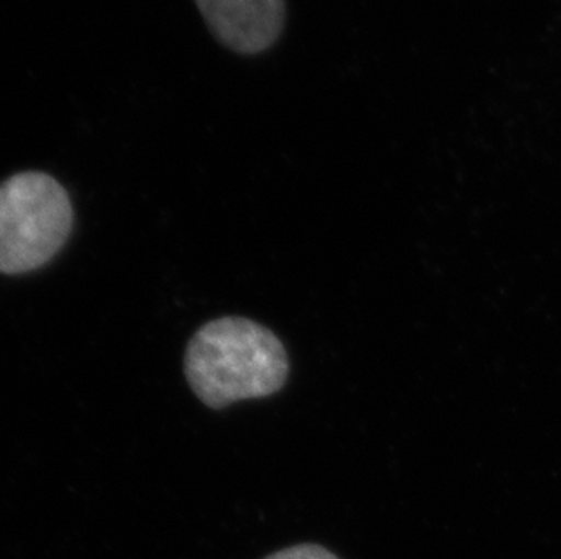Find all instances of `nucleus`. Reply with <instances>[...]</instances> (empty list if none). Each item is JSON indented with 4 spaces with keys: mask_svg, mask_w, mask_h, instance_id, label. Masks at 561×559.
<instances>
[{
    "mask_svg": "<svg viewBox=\"0 0 561 559\" xmlns=\"http://www.w3.org/2000/svg\"><path fill=\"white\" fill-rule=\"evenodd\" d=\"M287 373L284 343L248 318L207 322L186 349L187 381L202 403L211 409L275 395L286 384Z\"/></svg>",
    "mask_w": 561,
    "mask_h": 559,
    "instance_id": "1",
    "label": "nucleus"
},
{
    "mask_svg": "<svg viewBox=\"0 0 561 559\" xmlns=\"http://www.w3.org/2000/svg\"><path fill=\"white\" fill-rule=\"evenodd\" d=\"M73 206L59 180L43 171L0 184V273L22 275L48 264L68 242Z\"/></svg>",
    "mask_w": 561,
    "mask_h": 559,
    "instance_id": "2",
    "label": "nucleus"
},
{
    "mask_svg": "<svg viewBox=\"0 0 561 559\" xmlns=\"http://www.w3.org/2000/svg\"><path fill=\"white\" fill-rule=\"evenodd\" d=\"M218 43L240 55L264 54L286 26V0H195Z\"/></svg>",
    "mask_w": 561,
    "mask_h": 559,
    "instance_id": "3",
    "label": "nucleus"
},
{
    "mask_svg": "<svg viewBox=\"0 0 561 559\" xmlns=\"http://www.w3.org/2000/svg\"><path fill=\"white\" fill-rule=\"evenodd\" d=\"M265 559H339L333 552H329L328 549H323L320 545H295L289 549L280 550L271 555L270 558Z\"/></svg>",
    "mask_w": 561,
    "mask_h": 559,
    "instance_id": "4",
    "label": "nucleus"
}]
</instances>
